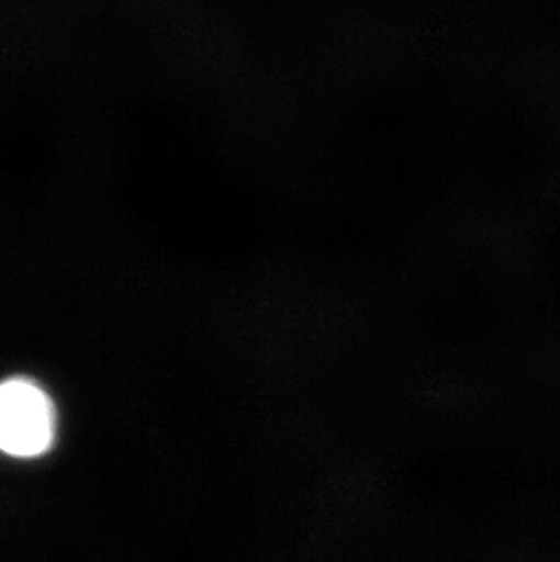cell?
<instances>
[{
    "mask_svg": "<svg viewBox=\"0 0 560 562\" xmlns=\"http://www.w3.org/2000/svg\"><path fill=\"white\" fill-rule=\"evenodd\" d=\"M54 434V406L37 384L24 379L0 384V450L15 457L41 456Z\"/></svg>",
    "mask_w": 560,
    "mask_h": 562,
    "instance_id": "1",
    "label": "cell"
}]
</instances>
